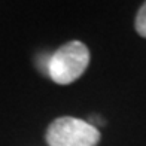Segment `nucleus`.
<instances>
[{"mask_svg":"<svg viewBox=\"0 0 146 146\" xmlns=\"http://www.w3.org/2000/svg\"><path fill=\"white\" fill-rule=\"evenodd\" d=\"M49 146H96L100 133L92 124L72 116L54 119L46 130Z\"/></svg>","mask_w":146,"mask_h":146,"instance_id":"2","label":"nucleus"},{"mask_svg":"<svg viewBox=\"0 0 146 146\" xmlns=\"http://www.w3.org/2000/svg\"><path fill=\"white\" fill-rule=\"evenodd\" d=\"M90 64V51L82 42L72 40L49 57L48 75L60 85H69L79 79Z\"/></svg>","mask_w":146,"mask_h":146,"instance_id":"1","label":"nucleus"},{"mask_svg":"<svg viewBox=\"0 0 146 146\" xmlns=\"http://www.w3.org/2000/svg\"><path fill=\"white\" fill-rule=\"evenodd\" d=\"M134 25H136V30H137L139 35L142 37H146V2L137 12Z\"/></svg>","mask_w":146,"mask_h":146,"instance_id":"3","label":"nucleus"}]
</instances>
